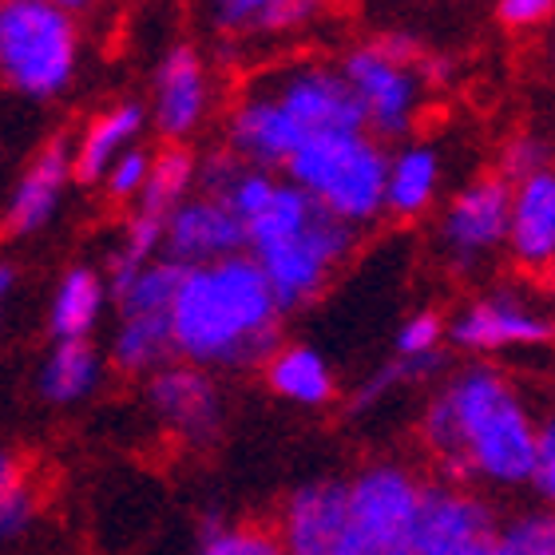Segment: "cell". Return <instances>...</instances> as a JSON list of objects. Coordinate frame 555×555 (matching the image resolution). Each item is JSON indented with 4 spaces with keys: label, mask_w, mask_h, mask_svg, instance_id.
<instances>
[{
    "label": "cell",
    "mask_w": 555,
    "mask_h": 555,
    "mask_svg": "<svg viewBox=\"0 0 555 555\" xmlns=\"http://www.w3.org/2000/svg\"><path fill=\"white\" fill-rule=\"evenodd\" d=\"M547 294H552V301H555V278H552V282H547Z\"/></svg>",
    "instance_id": "74e56055"
},
{
    "label": "cell",
    "mask_w": 555,
    "mask_h": 555,
    "mask_svg": "<svg viewBox=\"0 0 555 555\" xmlns=\"http://www.w3.org/2000/svg\"><path fill=\"white\" fill-rule=\"evenodd\" d=\"M151 167H155V151L151 147H135V151H128L124 159L107 171V179L100 186H104V195L112 198V203H131L135 207L139 203V195L147 191V179H151Z\"/></svg>",
    "instance_id": "d6a6232c"
},
{
    "label": "cell",
    "mask_w": 555,
    "mask_h": 555,
    "mask_svg": "<svg viewBox=\"0 0 555 555\" xmlns=\"http://www.w3.org/2000/svg\"><path fill=\"white\" fill-rule=\"evenodd\" d=\"M389 155L393 147L370 135L365 128L334 131L301 143L286 163V179L310 195L325 215L365 234L385 219V191H389Z\"/></svg>",
    "instance_id": "5b68a950"
},
{
    "label": "cell",
    "mask_w": 555,
    "mask_h": 555,
    "mask_svg": "<svg viewBox=\"0 0 555 555\" xmlns=\"http://www.w3.org/2000/svg\"><path fill=\"white\" fill-rule=\"evenodd\" d=\"M508 219L512 183L496 171H480L440 203L428 250L449 278L485 286L492 267L508 258Z\"/></svg>",
    "instance_id": "ba28073f"
},
{
    "label": "cell",
    "mask_w": 555,
    "mask_h": 555,
    "mask_svg": "<svg viewBox=\"0 0 555 555\" xmlns=\"http://www.w3.org/2000/svg\"><path fill=\"white\" fill-rule=\"evenodd\" d=\"M143 401L151 416L186 449H207L210 440H219L227 421L219 377L179 358L143 382Z\"/></svg>",
    "instance_id": "4fadbf2b"
},
{
    "label": "cell",
    "mask_w": 555,
    "mask_h": 555,
    "mask_svg": "<svg viewBox=\"0 0 555 555\" xmlns=\"http://www.w3.org/2000/svg\"><path fill=\"white\" fill-rule=\"evenodd\" d=\"M449 346L485 361L555 346V301L524 282H485L449 313Z\"/></svg>",
    "instance_id": "9c48e42d"
},
{
    "label": "cell",
    "mask_w": 555,
    "mask_h": 555,
    "mask_svg": "<svg viewBox=\"0 0 555 555\" xmlns=\"http://www.w3.org/2000/svg\"><path fill=\"white\" fill-rule=\"evenodd\" d=\"M555 21L552 0H500L496 4V24L508 28L512 36H532L547 33Z\"/></svg>",
    "instance_id": "e575fe53"
},
{
    "label": "cell",
    "mask_w": 555,
    "mask_h": 555,
    "mask_svg": "<svg viewBox=\"0 0 555 555\" xmlns=\"http://www.w3.org/2000/svg\"><path fill=\"white\" fill-rule=\"evenodd\" d=\"M151 128L147 104L119 100L100 107L92 119H83L80 135L72 139V167L80 183H104L107 171L116 167L128 151L143 147V131Z\"/></svg>",
    "instance_id": "44dd1931"
},
{
    "label": "cell",
    "mask_w": 555,
    "mask_h": 555,
    "mask_svg": "<svg viewBox=\"0 0 555 555\" xmlns=\"http://www.w3.org/2000/svg\"><path fill=\"white\" fill-rule=\"evenodd\" d=\"M500 524L504 516L492 496L437 480L428 488L416 555H496Z\"/></svg>",
    "instance_id": "5bb4252c"
},
{
    "label": "cell",
    "mask_w": 555,
    "mask_h": 555,
    "mask_svg": "<svg viewBox=\"0 0 555 555\" xmlns=\"http://www.w3.org/2000/svg\"><path fill=\"white\" fill-rule=\"evenodd\" d=\"M555 167V143L544 131L520 128L512 131L496 151V175L508 179V183H520V179H532V175Z\"/></svg>",
    "instance_id": "1f68e13d"
},
{
    "label": "cell",
    "mask_w": 555,
    "mask_h": 555,
    "mask_svg": "<svg viewBox=\"0 0 555 555\" xmlns=\"http://www.w3.org/2000/svg\"><path fill=\"white\" fill-rule=\"evenodd\" d=\"M107 370V353L95 341H52L36 373V389L48 405L76 409L100 393Z\"/></svg>",
    "instance_id": "d4e9b609"
},
{
    "label": "cell",
    "mask_w": 555,
    "mask_h": 555,
    "mask_svg": "<svg viewBox=\"0 0 555 555\" xmlns=\"http://www.w3.org/2000/svg\"><path fill=\"white\" fill-rule=\"evenodd\" d=\"M544 60H547V68L555 72V21H552V28L544 33Z\"/></svg>",
    "instance_id": "8d00e7d4"
},
{
    "label": "cell",
    "mask_w": 555,
    "mask_h": 555,
    "mask_svg": "<svg viewBox=\"0 0 555 555\" xmlns=\"http://www.w3.org/2000/svg\"><path fill=\"white\" fill-rule=\"evenodd\" d=\"M528 492L535 496V504L555 508V405H547L540 413V433H535V468Z\"/></svg>",
    "instance_id": "836d02e7"
},
{
    "label": "cell",
    "mask_w": 555,
    "mask_h": 555,
    "mask_svg": "<svg viewBox=\"0 0 555 555\" xmlns=\"http://www.w3.org/2000/svg\"><path fill=\"white\" fill-rule=\"evenodd\" d=\"M183 267L171 258L151 262L135 278L116 286V306H112V330H107V365L128 377L159 373L175 361V294H179Z\"/></svg>",
    "instance_id": "30bf717a"
},
{
    "label": "cell",
    "mask_w": 555,
    "mask_h": 555,
    "mask_svg": "<svg viewBox=\"0 0 555 555\" xmlns=\"http://www.w3.org/2000/svg\"><path fill=\"white\" fill-rule=\"evenodd\" d=\"M428 52L433 48L405 28L361 36L337 52L341 76L361 107V124L382 143L416 139L433 95V83L425 76Z\"/></svg>",
    "instance_id": "277c9868"
},
{
    "label": "cell",
    "mask_w": 555,
    "mask_h": 555,
    "mask_svg": "<svg viewBox=\"0 0 555 555\" xmlns=\"http://www.w3.org/2000/svg\"><path fill=\"white\" fill-rule=\"evenodd\" d=\"M198 175H203V159H198L195 151L163 143V147L155 151V167H151L147 191L139 195V203L131 210L147 215V219L167 222L175 215V207L186 203V198L198 191Z\"/></svg>",
    "instance_id": "484cf974"
},
{
    "label": "cell",
    "mask_w": 555,
    "mask_h": 555,
    "mask_svg": "<svg viewBox=\"0 0 555 555\" xmlns=\"http://www.w3.org/2000/svg\"><path fill=\"white\" fill-rule=\"evenodd\" d=\"M444 175L449 159L433 139L416 135L397 143L389 155V191H385V219L393 222H425L444 203Z\"/></svg>",
    "instance_id": "d6986e66"
},
{
    "label": "cell",
    "mask_w": 555,
    "mask_h": 555,
    "mask_svg": "<svg viewBox=\"0 0 555 555\" xmlns=\"http://www.w3.org/2000/svg\"><path fill=\"white\" fill-rule=\"evenodd\" d=\"M318 16L322 9L306 0H222L210 4L207 24L222 48H243L258 40H289L306 33Z\"/></svg>",
    "instance_id": "603a6c76"
},
{
    "label": "cell",
    "mask_w": 555,
    "mask_h": 555,
    "mask_svg": "<svg viewBox=\"0 0 555 555\" xmlns=\"http://www.w3.org/2000/svg\"><path fill=\"white\" fill-rule=\"evenodd\" d=\"M508 262L544 286L555 278V167L512 183Z\"/></svg>",
    "instance_id": "ac0fdd59"
},
{
    "label": "cell",
    "mask_w": 555,
    "mask_h": 555,
    "mask_svg": "<svg viewBox=\"0 0 555 555\" xmlns=\"http://www.w3.org/2000/svg\"><path fill=\"white\" fill-rule=\"evenodd\" d=\"M83 56L80 24L52 0L0 4V83L24 100H56L76 83Z\"/></svg>",
    "instance_id": "52a82bcc"
},
{
    "label": "cell",
    "mask_w": 555,
    "mask_h": 555,
    "mask_svg": "<svg viewBox=\"0 0 555 555\" xmlns=\"http://www.w3.org/2000/svg\"><path fill=\"white\" fill-rule=\"evenodd\" d=\"M116 306V286L107 270L100 267H72L60 274L48 298V330L52 341H92V334L104 325L107 310Z\"/></svg>",
    "instance_id": "cb8c5ba5"
},
{
    "label": "cell",
    "mask_w": 555,
    "mask_h": 555,
    "mask_svg": "<svg viewBox=\"0 0 555 555\" xmlns=\"http://www.w3.org/2000/svg\"><path fill=\"white\" fill-rule=\"evenodd\" d=\"M444 377V365H421V361H401V358H389L382 361L377 370L365 377V382L349 393V416H370L373 409H382L385 401L401 389H413V385H437Z\"/></svg>",
    "instance_id": "4316f807"
},
{
    "label": "cell",
    "mask_w": 555,
    "mask_h": 555,
    "mask_svg": "<svg viewBox=\"0 0 555 555\" xmlns=\"http://www.w3.org/2000/svg\"><path fill=\"white\" fill-rule=\"evenodd\" d=\"M198 186L238 210L246 222V255L267 274L286 313L313 306L358 255L361 234L353 227L325 215L286 175L246 167L231 151L219 147L203 159Z\"/></svg>",
    "instance_id": "7a4b0ae2"
},
{
    "label": "cell",
    "mask_w": 555,
    "mask_h": 555,
    "mask_svg": "<svg viewBox=\"0 0 555 555\" xmlns=\"http://www.w3.org/2000/svg\"><path fill=\"white\" fill-rule=\"evenodd\" d=\"M496 555H555V508L532 504L504 516Z\"/></svg>",
    "instance_id": "4dcf8cb0"
},
{
    "label": "cell",
    "mask_w": 555,
    "mask_h": 555,
    "mask_svg": "<svg viewBox=\"0 0 555 555\" xmlns=\"http://www.w3.org/2000/svg\"><path fill=\"white\" fill-rule=\"evenodd\" d=\"M540 413L516 377L492 361L444 370L416 416V440L444 485L516 496L532 485Z\"/></svg>",
    "instance_id": "6da1fadb"
},
{
    "label": "cell",
    "mask_w": 555,
    "mask_h": 555,
    "mask_svg": "<svg viewBox=\"0 0 555 555\" xmlns=\"http://www.w3.org/2000/svg\"><path fill=\"white\" fill-rule=\"evenodd\" d=\"M227 112L219 95L215 60L195 40H175L159 52L151 68L147 119L155 135L171 147H191V139L210 128V119Z\"/></svg>",
    "instance_id": "7c38bea8"
},
{
    "label": "cell",
    "mask_w": 555,
    "mask_h": 555,
    "mask_svg": "<svg viewBox=\"0 0 555 555\" xmlns=\"http://www.w3.org/2000/svg\"><path fill=\"white\" fill-rule=\"evenodd\" d=\"M428 480L397 456H373L346 473V520L337 555H416Z\"/></svg>",
    "instance_id": "8992f818"
},
{
    "label": "cell",
    "mask_w": 555,
    "mask_h": 555,
    "mask_svg": "<svg viewBox=\"0 0 555 555\" xmlns=\"http://www.w3.org/2000/svg\"><path fill=\"white\" fill-rule=\"evenodd\" d=\"M36 520V485L21 456L0 449V544L28 532Z\"/></svg>",
    "instance_id": "f546056e"
},
{
    "label": "cell",
    "mask_w": 555,
    "mask_h": 555,
    "mask_svg": "<svg viewBox=\"0 0 555 555\" xmlns=\"http://www.w3.org/2000/svg\"><path fill=\"white\" fill-rule=\"evenodd\" d=\"M341 520H346V476H313L282 496L274 532L289 555H337Z\"/></svg>",
    "instance_id": "e0dca14e"
},
{
    "label": "cell",
    "mask_w": 555,
    "mask_h": 555,
    "mask_svg": "<svg viewBox=\"0 0 555 555\" xmlns=\"http://www.w3.org/2000/svg\"><path fill=\"white\" fill-rule=\"evenodd\" d=\"M286 310L250 255L191 267L175 294V358L207 373L262 370L282 346Z\"/></svg>",
    "instance_id": "3957f363"
},
{
    "label": "cell",
    "mask_w": 555,
    "mask_h": 555,
    "mask_svg": "<svg viewBox=\"0 0 555 555\" xmlns=\"http://www.w3.org/2000/svg\"><path fill=\"white\" fill-rule=\"evenodd\" d=\"M444 349H449V313L421 306L397 322L393 334V358L421 361V365H444Z\"/></svg>",
    "instance_id": "83f0119b"
},
{
    "label": "cell",
    "mask_w": 555,
    "mask_h": 555,
    "mask_svg": "<svg viewBox=\"0 0 555 555\" xmlns=\"http://www.w3.org/2000/svg\"><path fill=\"white\" fill-rule=\"evenodd\" d=\"M250 80L282 107V116L294 124L301 143H310L318 135H334V131L365 128L337 56L294 52V56H282L267 68H258Z\"/></svg>",
    "instance_id": "8fae6325"
},
{
    "label": "cell",
    "mask_w": 555,
    "mask_h": 555,
    "mask_svg": "<svg viewBox=\"0 0 555 555\" xmlns=\"http://www.w3.org/2000/svg\"><path fill=\"white\" fill-rule=\"evenodd\" d=\"M12 286H16V270L0 262V322H4V310H9Z\"/></svg>",
    "instance_id": "d590c367"
},
{
    "label": "cell",
    "mask_w": 555,
    "mask_h": 555,
    "mask_svg": "<svg viewBox=\"0 0 555 555\" xmlns=\"http://www.w3.org/2000/svg\"><path fill=\"white\" fill-rule=\"evenodd\" d=\"M262 385L282 405L306 409V413L337 405L341 397L334 361L310 341H282L262 365Z\"/></svg>",
    "instance_id": "7402d4cb"
},
{
    "label": "cell",
    "mask_w": 555,
    "mask_h": 555,
    "mask_svg": "<svg viewBox=\"0 0 555 555\" xmlns=\"http://www.w3.org/2000/svg\"><path fill=\"white\" fill-rule=\"evenodd\" d=\"M195 555H289L270 524L255 520H210L198 532Z\"/></svg>",
    "instance_id": "f1b7e54d"
},
{
    "label": "cell",
    "mask_w": 555,
    "mask_h": 555,
    "mask_svg": "<svg viewBox=\"0 0 555 555\" xmlns=\"http://www.w3.org/2000/svg\"><path fill=\"white\" fill-rule=\"evenodd\" d=\"M301 135L294 131L282 107L246 76L222 112V151L258 171H286V163L298 155Z\"/></svg>",
    "instance_id": "9a60e30c"
},
{
    "label": "cell",
    "mask_w": 555,
    "mask_h": 555,
    "mask_svg": "<svg viewBox=\"0 0 555 555\" xmlns=\"http://www.w3.org/2000/svg\"><path fill=\"white\" fill-rule=\"evenodd\" d=\"M246 255V222L238 210L215 191L198 186L195 195L179 203L175 215L167 219L163 234V258H171L175 267H210L222 258Z\"/></svg>",
    "instance_id": "2e32d148"
},
{
    "label": "cell",
    "mask_w": 555,
    "mask_h": 555,
    "mask_svg": "<svg viewBox=\"0 0 555 555\" xmlns=\"http://www.w3.org/2000/svg\"><path fill=\"white\" fill-rule=\"evenodd\" d=\"M76 179L72 167V143L68 139H52L48 147H40L33 155V163L24 167V175L16 179L9 195V210H4V227L12 234H36L44 231L48 222L56 219L64 191Z\"/></svg>",
    "instance_id": "ffe728a7"
}]
</instances>
